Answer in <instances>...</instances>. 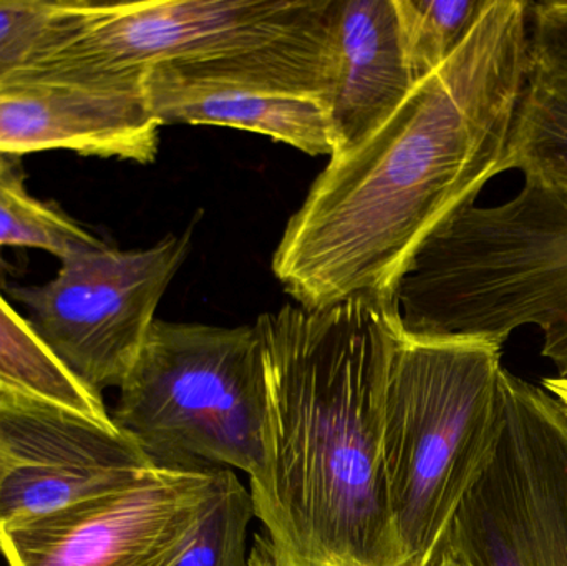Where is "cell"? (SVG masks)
<instances>
[{
    "mask_svg": "<svg viewBox=\"0 0 567 566\" xmlns=\"http://www.w3.org/2000/svg\"><path fill=\"white\" fill-rule=\"evenodd\" d=\"M503 346L400 332L383 392L382 459L402 566H429L492 461L505 411Z\"/></svg>",
    "mask_w": 567,
    "mask_h": 566,
    "instance_id": "obj_4",
    "label": "cell"
},
{
    "mask_svg": "<svg viewBox=\"0 0 567 566\" xmlns=\"http://www.w3.org/2000/svg\"><path fill=\"white\" fill-rule=\"evenodd\" d=\"M113 424L155 465L208 464L256 475L268 414L258 328L156 319L120 385Z\"/></svg>",
    "mask_w": 567,
    "mask_h": 566,
    "instance_id": "obj_5",
    "label": "cell"
},
{
    "mask_svg": "<svg viewBox=\"0 0 567 566\" xmlns=\"http://www.w3.org/2000/svg\"><path fill=\"white\" fill-rule=\"evenodd\" d=\"M529 3L486 0L445 63L363 142L330 156L272 258L300 308L392 305L420 246L498 176L528 76Z\"/></svg>",
    "mask_w": 567,
    "mask_h": 566,
    "instance_id": "obj_1",
    "label": "cell"
},
{
    "mask_svg": "<svg viewBox=\"0 0 567 566\" xmlns=\"http://www.w3.org/2000/svg\"><path fill=\"white\" fill-rule=\"evenodd\" d=\"M69 0L0 2V86L16 80L55 40Z\"/></svg>",
    "mask_w": 567,
    "mask_h": 566,
    "instance_id": "obj_19",
    "label": "cell"
},
{
    "mask_svg": "<svg viewBox=\"0 0 567 566\" xmlns=\"http://www.w3.org/2000/svg\"><path fill=\"white\" fill-rule=\"evenodd\" d=\"M16 159L0 163V246L42 249L62 259L102 243L55 206L33 198Z\"/></svg>",
    "mask_w": 567,
    "mask_h": 566,
    "instance_id": "obj_16",
    "label": "cell"
},
{
    "mask_svg": "<svg viewBox=\"0 0 567 566\" xmlns=\"http://www.w3.org/2000/svg\"><path fill=\"white\" fill-rule=\"evenodd\" d=\"M486 0H396L406 56L416 80L435 72L475 25Z\"/></svg>",
    "mask_w": 567,
    "mask_h": 566,
    "instance_id": "obj_17",
    "label": "cell"
},
{
    "mask_svg": "<svg viewBox=\"0 0 567 566\" xmlns=\"http://www.w3.org/2000/svg\"><path fill=\"white\" fill-rule=\"evenodd\" d=\"M429 566H470L468 564H465V562L460 560V558L452 557V555L443 554V552H440V554H436L435 557L432 558V562H430Z\"/></svg>",
    "mask_w": 567,
    "mask_h": 566,
    "instance_id": "obj_22",
    "label": "cell"
},
{
    "mask_svg": "<svg viewBox=\"0 0 567 566\" xmlns=\"http://www.w3.org/2000/svg\"><path fill=\"white\" fill-rule=\"evenodd\" d=\"M162 128L146 100L72 83L0 86V155L66 150L152 163Z\"/></svg>",
    "mask_w": 567,
    "mask_h": 566,
    "instance_id": "obj_13",
    "label": "cell"
},
{
    "mask_svg": "<svg viewBox=\"0 0 567 566\" xmlns=\"http://www.w3.org/2000/svg\"><path fill=\"white\" fill-rule=\"evenodd\" d=\"M529 63L567 69V0L529 3Z\"/></svg>",
    "mask_w": 567,
    "mask_h": 566,
    "instance_id": "obj_20",
    "label": "cell"
},
{
    "mask_svg": "<svg viewBox=\"0 0 567 566\" xmlns=\"http://www.w3.org/2000/svg\"><path fill=\"white\" fill-rule=\"evenodd\" d=\"M216 465H156L138 482L0 528L7 566H173L208 514Z\"/></svg>",
    "mask_w": 567,
    "mask_h": 566,
    "instance_id": "obj_10",
    "label": "cell"
},
{
    "mask_svg": "<svg viewBox=\"0 0 567 566\" xmlns=\"http://www.w3.org/2000/svg\"><path fill=\"white\" fill-rule=\"evenodd\" d=\"M251 494L231 469L219 467L218 488L195 538L173 566H249Z\"/></svg>",
    "mask_w": 567,
    "mask_h": 566,
    "instance_id": "obj_18",
    "label": "cell"
},
{
    "mask_svg": "<svg viewBox=\"0 0 567 566\" xmlns=\"http://www.w3.org/2000/svg\"><path fill=\"white\" fill-rule=\"evenodd\" d=\"M268 414L249 477L261 534L249 566H402L382 459L392 305L284 306L256 322Z\"/></svg>",
    "mask_w": 567,
    "mask_h": 566,
    "instance_id": "obj_2",
    "label": "cell"
},
{
    "mask_svg": "<svg viewBox=\"0 0 567 566\" xmlns=\"http://www.w3.org/2000/svg\"><path fill=\"white\" fill-rule=\"evenodd\" d=\"M416 82L396 0H330L323 83L330 156L349 152L375 132Z\"/></svg>",
    "mask_w": 567,
    "mask_h": 566,
    "instance_id": "obj_12",
    "label": "cell"
},
{
    "mask_svg": "<svg viewBox=\"0 0 567 566\" xmlns=\"http://www.w3.org/2000/svg\"><path fill=\"white\" fill-rule=\"evenodd\" d=\"M492 461L440 544L470 566H567V415L542 385L506 369ZM435 554V555H436Z\"/></svg>",
    "mask_w": 567,
    "mask_h": 566,
    "instance_id": "obj_7",
    "label": "cell"
},
{
    "mask_svg": "<svg viewBox=\"0 0 567 566\" xmlns=\"http://www.w3.org/2000/svg\"><path fill=\"white\" fill-rule=\"evenodd\" d=\"M526 183L567 189V69L529 63L516 106L502 173Z\"/></svg>",
    "mask_w": 567,
    "mask_h": 566,
    "instance_id": "obj_14",
    "label": "cell"
},
{
    "mask_svg": "<svg viewBox=\"0 0 567 566\" xmlns=\"http://www.w3.org/2000/svg\"><path fill=\"white\" fill-rule=\"evenodd\" d=\"M0 394L49 402L95 421H112L102 395L80 384L50 354L30 322L0 292Z\"/></svg>",
    "mask_w": 567,
    "mask_h": 566,
    "instance_id": "obj_15",
    "label": "cell"
},
{
    "mask_svg": "<svg viewBox=\"0 0 567 566\" xmlns=\"http://www.w3.org/2000/svg\"><path fill=\"white\" fill-rule=\"evenodd\" d=\"M326 32L327 19L307 35L258 52L153 69L143 83L146 105L162 126H229L330 156Z\"/></svg>",
    "mask_w": 567,
    "mask_h": 566,
    "instance_id": "obj_9",
    "label": "cell"
},
{
    "mask_svg": "<svg viewBox=\"0 0 567 566\" xmlns=\"http://www.w3.org/2000/svg\"><path fill=\"white\" fill-rule=\"evenodd\" d=\"M329 6L330 0H70L50 49L10 83H72L145 99L143 83L153 69L279 45L320 29Z\"/></svg>",
    "mask_w": 567,
    "mask_h": 566,
    "instance_id": "obj_6",
    "label": "cell"
},
{
    "mask_svg": "<svg viewBox=\"0 0 567 566\" xmlns=\"http://www.w3.org/2000/svg\"><path fill=\"white\" fill-rule=\"evenodd\" d=\"M153 467L113 421L0 394V528L123 491Z\"/></svg>",
    "mask_w": 567,
    "mask_h": 566,
    "instance_id": "obj_11",
    "label": "cell"
},
{
    "mask_svg": "<svg viewBox=\"0 0 567 566\" xmlns=\"http://www.w3.org/2000/svg\"><path fill=\"white\" fill-rule=\"evenodd\" d=\"M542 388L561 404L567 415V379L556 378V375L545 378L542 381Z\"/></svg>",
    "mask_w": 567,
    "mask_h": 566,
    "instance_id": "obj_21",
    "label": "cell"
},
{
    "mask_svg": "<svg viewBox=\"0 0 567 566\" xmlns=\"http://www.w3.org/2000/svg\"><path fill=\"white\" fill-rule=\"evenodd\" d=\"M413 338L542 335V356L567 379V189L523 183L506 202L463 206L420 246L392 298Z\"/></svg>",
    "mask_w": 567,
    "mask_h": 566,
    "instance_id": "obj_3",
    "label": "cell"
},
{
    "mask_svg": "<svg viewBox=\"0 0 567 566\" xmlns=\"http://www.w3.org/2000/svg\"><path fill=\"white\" fill-rule=\"evenodd\" d=\"M192 229L145 249L106 243L60 259L45 285L13 289L27 321L80 384L102 395L132 371L166 289L188 258Z\"/></svg>",
    "mask_w": 567,
    "mask_h": 566,
    "instance_id": "obj_8",
    "label": "cell"
}]
</instances>
